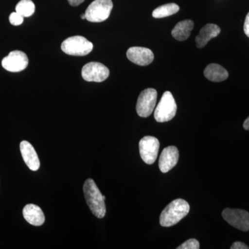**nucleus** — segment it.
<instances>
[{
    "label": "nucleus",
    "mask_w": 249,
    "mask_h": 249,
    "mask_svg": "<svg viewBox=\"0 0 249 249\" xmlns=\"http://www.w3.org/2000/svg\"><path fill=\"white\" fill-rule=\"evenodd\" d=\"M204 76L211 81L222 82L227 79L229 72L224 67L218 64H210L206 67L204 71Z\"/></svg>",
    "instance_id": "16"
},
{
    "label": "nucleus",
    "mask_w": 249,
    "mask_h": 249,
    "mask_svg": "<svg viewBox=\"0 0 249 249\" xmlns=\"http://www.w3.org/2000/svg\"><path fill=\"white\" fill-rule=\"evenodd\" d=\"M29 65L27 55L21 51H13L1 61V65L10 72H19L27 68Z\"/></svg>",
    "instance_id": "10"
},
{
    "label": "nucleus",
    "mask_w": 249,
    "mask_h": 249,
    "mask_svg": "<svg viewBox=\"0 0 249 249\" xmlns=\"http://www.w3.org/2000/svg\"><path fill=\"white\" fill-rule=\"evenodd\" d=\"M157 91L152 88L144 89L139 95L137 103V112L139 116L147 118L155 110Z\"/></svg>",
    "instance_id": "6"
},
{
    "label": "nucleus",
    "mask_w": 249,
    "mask_h": 249,
    "mask_svg": "<svg viewBox=\"0 0 249 249\" xmlns=\"http://www.w3.org/2000/svg\"><path fill=\"white\" fill-rule=\"evenodd\" d=\"M194 28V22L191 19H186L178 23L172 30V36L178 41L186 40L191 36Z\"/></svg>",
    "instance_id": "17"
},
{
    "label": "nucleus",
    "mask_w": 249,
    "mask_h": 249,
    "mask_svg": "<svg viewBox=\"0 0 249 249\" xmlns=\"http://www.w3.org/2000/svg\"><path fill=\"white\" fill-rule=\"evenodd\" d=\"M127 58L139 66H147L154 60V53L150 49L145 47H133L127 52Z\"/></svg>",
    "instance_id": "11"
},
{
    "label": "nucleus",
    "mask_w": 249,
    "mask_h": 249,
    "mask_svg": "<svg viewBox=\"0 0 249 249\" xmlns=\"http://www.w3.org/2000/svg\"><path fill=\"white\" fill-rule=\"evenodd\" d=\"M190 211V205L183 199H175L163 209L160 215L162 227H170L178 224Z\"/></svg>",
    "instance_id": "2"
},
{
    "label": "nucleus",
    "mask_w": 249,
    "mask_h": 249,
    "mask_svg": "<svg viewBox=\"0 0 249 249\" xmlns=\"http://www.w3.org/2000/svg\"><path fill=\"white\" fill-rule=\"evenodd\" d=\"M36 6L31 0H21L16 5V11L24 18H29L34 15Z\"/></svg>",
    "instance_id": "19"
},
{
    "label": "nucleus",
    "mask_w": 249,
    "mask_h": 249,
    "mask_svg": "<svg viewBox=\"0 0 249 249\" xmlns=\"http://www.w3.org/2000/svg\"><path fill=\"white\" fill-rule=\"evenodd\" d=\"M221 32V29L214 24H207L205 25L199 34L196 37V47L199 49L203 48L207 45L211 39L217 37Z\"/></svg>",
    "instance_id": "15"
},
{
    "label": "nucleus",
    "mask_w": 249,
    "mask_h": 249,
    "mask_svg": "<svg viewBox=\"0 0 249 249\" xmlns=\"http://www.w3.org/2000/svg\"><path fill=\"white\" fill-rule=\"evenodd\" d=\"M178 147L169 146L163 149L160 154L159 166L160 171L166 173L178 164Z\"/></svg>",
    "instance_id": "12"
},
{
    "label": "nucleus",
    "mask_w": 249,
    "mask_h": 249,
    "mask_svg": "<svg viewBox=\"0 0 249 249\" xmlns=\"http://www.w3.org/2000/svg\"><path fill=\"white\" fill-rule=\"evenodd\" d=\"M109 76V69L100 62H89L82 69V76L86 81L101 83L107 79Z\"/></svg>",
    "instance_id": "9"
},
{
    "label": "nucleus",
    "mask_w": 249,
    "mask_h": 249,
    "mask_svg": "<svg viewBox=\"0 0 249 249\" xmlns=\"http://www.w3.org/2000/svg\"><path fill=\"white\" fill-rule=\"evenodd\" d=\"M112 8L111 0H95L85 11V17L89 22H104L110 16Z\"/></svg>",
    "instance_id": "5"
},
{
    "label": "nucleus",
    "mask_w": 249,
    "mask_h": 249,
    "mask_svg": "<svg viewBox=\"0 0 249 249\" xmlns=\"http://www.w3.org/2000/svg\"><path fill=\"white\" fill-rule=\"evenodd\" d=\"M179 11V6L175 3H170L159 6L154 10L152 12V16L155 18H163L168 17L177 14Z\"/></svg>",
    "instance_id": "18"
},
{
    "label": "nucleus",
    "mask_w": 249,
    "mask_h": 249,
    "mask_svg": "<svg viewBox=\"0 0 249 249\" xmlns=\"http://www.w3.org/2000/svg\"><path fill=\"white\" fill-rule=\"evenodd\" d=\"M23 216L27 222L36 227H40L45 222V214L42 209L35 204H27L24 206Z\"/></svg>",
    "instance_id": "14"
},
{
    "label": "nucleus",
    "mask_w": 249,
    "mask_h": 249,
    "mask_svg": "<svg viewBox=\"0 0 249 249\" xmlns=\"http://www.w3.org/2000/svg\"><path fill=\"white\" fill-rule=\"evenodd\" d=\"M244 31L247 37H249V12L246 17L245 24H244Z\"/></svg>",
    "instance_id": "23"
},
{
    "label": "nucleus",
    "mask_w": 249,
    "mask_h": 249,
    "mask_svg": "<svg viewBox=\"0 0 249 249\" xmlns=\"http://www.w3.org/2000/svg\"><path fill=\"white\" fill-rule=\"evenodd\" d=\"M160 147V142L156 137H144L139 142V152L142 160L147 164H153L158 156Z\"/></svg>",
    "instance_id": "7"
},
{
    "label": "nucleus",
    "mask_w": 249,
    "mask_h": 249,
    "mask_svg": "<svg viewBox=\"0 0 249 249\" xmlns=\"http://www.w3.org/2000/svg\"><path fill=\"white\" fill-rule=\"evenodd\" d=\"M81 19H86V17H85V14L82 15Z\"/></svg>",
    "instance_id": "26"
},
{
    "label": "nucleus",
    "mask_w": 249,
    "mask_h": 249,
    "mask_svg": "<svg viewBox=\"0 0 249 249\" xmlns=\"http://www.w3.org/2000/svg\"><path fill=\"white\" fill-rule=\"evenodd\" d=\"M222 217L232 227L242 231H249V213L245 210L227 208L223 211Z\"/></svg>",
    "instance_id": "8"
},
{
    "label": "nucleus",
    "mask_w": 249,
    "mask_h": 249,
    "mask_svg": "<svg viewBox=\"0 0 249 249\" xmlns=\"http://www.w3.org/2000/svg\"><path fill=\"white\" fill-rule=\"evenodd\" d=\"M199 248H200L199 242L196 239H190L178 247V249H199Z\"/></svg>",
    "instance_id": "20"
},
{
    "label": "nucleus",
    "mask_w": 249,
    "mask_h": 249,
    "mask_svg": "<svg viewBox=\"0 0 249 249\" xmlns=\"http://www.w3.org/2000/svg\"><path fill=\"white\" fill-rule=\"evenodd\" d=\"M83 192L87 204L92 213L99 219L104 217L106 213V196L101 194L93 179L88 178L85 181Z\"/></svg>",
    "instance_id": "1"
},
{
    "label": "nucleus",
    "mask_w": 249,
    "mask_h": 249,
    "mask_svg": "<svg viewBox=\"0 0 249 249\" xmlns=\"http://www.w3.org/2000/svg\"><path fill=\"white\" fill-rule=\"evenodd\" d=\"M9 21L11 24L14 26L21 25L24 22V17L18 13H12L9 16Z\"/></svg>",
    "instance_id": "21"
},
{
    "label": "nucleus",
    "mask_w": 249,
    "mask_h": 249,
    "mask_svg": "<svg viewBox=\"0 0 249 249\" xmlns=\"http://www.w3.org/2000/svg\"><path fill=\"white\" fill-rule=\"evenodd\" d=\"M243 127L246 130H249V117L247 118L245 122H244Z\"/></svg>",
    "instance_id": "25"
},
{
    "label": "nucleus",
    "mask_w": 249,
    "mask_h": 249,
    "mask_svg": "<svg viewBox=\"0 0 249 249\" xmlns=\"http://www.w3.org/2000/svg\"><path fill=\"white\" fill-rule=\"evenodd\" d=\"M85 0H68L69 3L72 6H79Z\"/></svg>",
    "instance_id": "24"
},
{
    "label": "nucleus",
    "mask_w": 249,
    "mask_h": 249,
    "mask_svg": "<svg viewBox=\"0 0 249 249\" xmlns=\"http://www.w3.org/2000/svg\"><path fill=\"white\" fill-rule=\"evenodd\" d=\"M178 106L170 91H165L160 98L158 106L155 108V120L159 123L168 122L176 115Z\"/></svg>",
    "instance_id": "4"
},
{
    "label": "nucleus",
    "mask_w": 249,
    "mask_h": 249,
    "mask_svg": "<svg viewBox=\"0 0 249 249\" xmlns=\"http://www.w3.org/2000/svg\"><path fill=\"white\" fill-rule=\"evenodd\" d=\"M231 249H249V247L247 245H245L243 242H235L232 244L231 247Z\"/></svg>",
    "instance_id": "22"
},
{
    "label": "nucleus",
    "mask_w": 249,
    "mask_h": 249,
    "mask_svg": "<svg viewBox=\"0 0 249 249\" xmlns=\"http://www.w3.org/2000/svg\"><path fill=\"white\" fill-rule=\"evenodd\" d=\"M23 160L29 169L37 171L40 168V162L35 149L30 142L22 141L19 145Z\"/></svg>",
    "instance_id": "13"
},
{
    "label": "nucleus",
    "mask_w": 249,
    "mask_h": 249,
    "mask_svg": "<svg viewBox=\"0 0 249 249\" xmlns=\"http://www.w3.org/2000/svg\"><path fill=\"white\" fill-rule=\"evenodd\" d=\"M93 44L83 36L69 37L62 42L61 49L64 53L73 56H85L91 53Z\"/></svg>",
    "instance_id": "3"
}]
</instances>
